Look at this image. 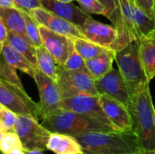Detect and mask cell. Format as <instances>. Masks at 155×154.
<instances>
[{"label": "cell", "instance_id": "obj_2", "mask_svg": "<svg viewBox=\"0 0 155 154\" xmlns=\"http://www.w3.org/2000/svg\"><path fill=\"white\" fill-rule=\"evenodd\" d=\"M74 137L80 143L84 154H130L144 150L134 130L88 133Z\"/></svg>", "mask_w": 155, "mask_h": 154}, {"label": "cell", "instance_id": "obj_14", "mask_svg": "<svg viewBox=\"0 0 155 154\" xmlns=\"http://www.w3.org/2000/svg\"><path fill=\"white\" fill-rule=\"evenodd\" d=\"M38 28L42 45L53 56L55 63L63 66L68 56L71 38L55 33L42 25H38Z\"/></svg>", "mask_w": 155, "mask_h": 154}, {"label": "cell", "instance_id": "obj_37", "mask_svg": "<svg viewBox=\"0 0 155 154\" xmlns=\"http://www.w3.org/2000/svg\"><path fill=\"white\" fill-rule=\"evenodd\" d=\"M84 154V153H83ZM130 154H155L154 151H148V150H143L142 152H135V153H130Z\"/></svg>", "mask_w": 155, "mask_h": 154}, {"label": "cell", "instance_id": "obj_17", "mask_svg": "<svg viewBox=\"0 0 155 154\" xmlns=\"http://www.w3.org/2000/svg\"><path fill=\"white\" fill-rule=\"evenodd\" d=\"M46 149L54 154L84 153L80 143L74 136L61 133H51L47 140Z\"/></svg>", "mask_w": 155, "mask_h": 154}, {"label": "cell", "instance_id": "obj_7", "mask_svg": "<svg viewBox=\"0 0 155 154\" xmlns=\"http://www.w3.org/2000/svg\"><path fill=\"white\" fill-rule=\"evenodd\" d=\"M0 105L15 114L31 116L37 121L40 118V109L25 89H21L5 81H0Z\"/></svg>", "mask_w": 155, "mask_h": 154}, {"label": "cell", "instance_id": "obj_15", "mask_svg": "<svg viewBox=\"0 0 155 154\" xmlns=\"http://www.w3.org/2000/svg\"><path fill=\"white\" fill-rule=\"evenodd\" d=\"M84 38L106 49H110L116 38L114 26L98 22L90 17L86 22L79 26Z\"/></svg>", "mask_w": 155, "mask_h": 154}, {"label": "cell", "instance_id": "obj_44", "mask_svg": "<svg viewBox=\"0 0 155 154\" xmlns=\"http://www.w3.org/2000/svg\"><path fill=\"white\" fill-rule=\"evenodd\" d=\"M130 1H133V2H134V0H130Z\"/></svg>", "mask_w": 155, "mask_h": 154}, {"label": "cell", "instance_id": "obj_33", "mask_svg": "<svg viewBox=\"0 0 155 154\" xmlns=\"http://www.w3.org/2000/svg\"><path fill=\"white\" fill-rule=\"evenodd\" d=\"M100 3H102L104 7L106 8V11H107V18L110 17L111 14L114 12V10L115 9L116 7V0H98Z\"/></svg>", "mask_w": 155, "mask_h": 154}, {"label": "cell", "instance_id": "obj_42", "mask_svg": "<svg viewBox=\"0 0 155 154\" xmlns=\"http://www.w3.org/2000/svg\"><path fill=\"white\" fill-rule=\"evenodd\" d=\"M58 1H62V2H68V3H71L72 1H74V0H58Z\"/></svg>", "mask_w": 155, "mask_h": 154}, {"label": "cell", "instance_id": "obj_39", "mask_svg": "<svg viewBox=\"0 0 155 154\" xmlns=\"http://www.w3.org/2000/svg\"><path fill=\"white\" fill-rule=\"evenodd\" d=\"M26 154H45L42 151H28L26 152Z\"/></svg>", "mask_w": 155, "mask_h": 154}, {"label": "cell", "instance_id": "obj_3", "mask_svg": "<svg viewBox=\"0 0 155 154\" xmlns=\"http://www.w3.org/2000/svg\"><path fill=\"white\" fill-rule=\"evenodd\" d=\"M154 109L150 83L145 82L140 85L133 97L130 113L133 119L134 131L139 137L143 149L155 152Z\"/></svg>", "mask_w": 155, "mask_h": 154}, {"label": "cell", "instance_id": "obj_45", "mask_svg": "<svg viewBox=\"0 0 155 154\" xmlns=\"http://www.w3.org/2000/svg\"><path fill=\"white\" fill-rule=\"evenodd\" d=\"M0 81H1V79H0Z\"/></svg>", "mask_w": 155, "mask_h": 154}, {"label": "cell", "instance_id": "obj_8", "mask_svg": "<svg viewBox=\"0 0 155 154\" xmlns=\"http://www.w3.org/2000/svg\"><path fill=\"white\" fill-rule=\"evenodd\" d=\"M15 133L20 138L25 152L47 151L46 143L51 132L39 123L36 119L18 114L15 124Z\"/></svg>", "mask_w": 155, "mask_h": 154}, {"label": "cell", "instance_id": "obj_34", "mask_svg": "<svg viewBox=\"0 0 155 154\" xmlns=\"http://www.w3.org/2000/svg\"><path fill=\"white\" fill-rule=\"evenodd\" d=\"M7 32H8V30H7L6 26L5 25L3 20L0 17V42L2 44H4L7 39Z\"/></svg>", "mask_w": 155, "mask_h": 154}, {"label": "cell", "instance_id": "obj_36", "mask_svg": "<svg viewBox=\"0 0 155 154\" xmlns=\"http://www.w3.org/2000/svg\"><path fill=\"white\" fill-rule=\"evenodd\" d=\"M5 154H26V152L25 151V149L23 147H19V148H15V149L8 152Z\"/></svg>", "mask_w": 155, "mask_h": 154}, {"label": "cell", "instance_id": "obj_38", "mask_svg": "<svg viewBox=\"0 0 155 154\" xmlns=\"http://www.w3.org/2000/svg\"><path fill=\"white\" fill-rule=\"evenodd\" d=\"M144 37H148V38H151V39L155 40V28L152 31V32H150L146 36H144Z\"/></svg>", "mask_w": 155, "mask_h": 154}, {"label": "cell", "instance_id": "obj_32", "mask_svg": "<svg viewBox=\"0 0 155 154\" xmlns=\"http://www.w3.org/2000/svg\"><path fill=\"white\" fill-rule=\"evenodd\" d=\"M15 7L30 12L32 9L36 7H42L39 0H14Z\"/></svg>", "mask_w": 155, "mask_h": 154}, {"label": "cell", "instance_id": "obj_21", "mask_svg": "<svg viewBox=\"0 0 155 154\" xmlns=\"http://www.w3.org/2000/svg\"><path fill=\"white\" fill-rule=\"evenodd\" d=\"M1 56L3 57V60L7 64L24 72L25 74H28L30 77L34 78L35 69L32 66V64L28 62V60L24 55H22L20 53H18L14 48H12L6 41L3 44Z\"/></svg>", "mask_w": 155, "mask_h": 154}, {"label": "cell", "instance_id": "obj_25", "mask_svg": "<svg viewBox=\"0 0 155 154\" xmlns=\"http://www.w3.org/2000/svg\"><path fill=\"white\" fill-rule=\"evenodd\" d=\"M22 15L24 16L25 23V32H26V36L30 40V42L33 44V45L36 47L42 46V41H41V36L39 33V28H38V23L29 15L28 12H26L24 9L19 8Z\"/></svg>", "mask_w": 155, "mask_h": 154}, {"label": "cell", "instance_id": "obj_27", "mask_svg": "<svg viewBox=\"0 0 155 154\" xmlns=\"http://www.w3.org/2000/svg\"><path fill=\"white\" fill-rule=\"evenodd\" d=\"M15 70H16L15 68L10 66L4 60L0 59V79L11 84H14L21 89H24V86Z\"/></svg>", "mask_w": 155, "mask_h": 154}, {"label": "cell", "instance_id": "obj_19", "mask_svg": "<svg viewBox=\"0 0 155 154\" xmlns=\"http://www.w3.org/2000/svg\"><path fill=\"white\" fill-rule=\"evenodd\" d=\"M140 42V58L146 76L150 83L155 77V40L143 37Z\"/></svg>", "mask_w": 155, "mask_h": 154}, {"label": "cell", "instance_id": "obj_35", "mask_svg": "<svg viewBox=\"0 0 155 154\" xmlns=\"http://www.w3.org/2000/svg\"><path fill=\"white\" fill-rule=\"evenodd\" d=\"M0 7L12 8L15 7V5L14 3V0H0Z\"/></svg>", "mask_w": 155, "mask_h": 154}, {"label": "cell", "instance_id": "obj_31", "mask_svg": "<svg viewBox=\"0 0 155 154\" xmlns=\"http://www.w3.org/2000/svg\"><path fill=\"white\" fill-rule=\"evenodd\" d=\"M134 4L148 17L155 21V0H134Z\"/></svg>", "mask_w": 155, "mask_h": 154}, {"label": "cell", "instance_id": "obj_11", "mask_svg": "<svg viewBox=\"0 0 155 154\" xmlns=\"http://www.w3.org/2000/svg\"><path fill=\"white\" fill-rule=\"evenodd\" d=\"M61 109L63 111H69L79 114L86 115L91 118L96 119L104 123L113 126L100 104L99 95L80 94L62 99Z\"/></svg>", "mask_w": 155, "mask_h": 154}, {"label": "cell", "instance_id": "obj_16", "mask_svg": "<svg viewBox=\"0 0 155 154\" xmlns=\"http://www.w3.org/2000/svg\"><path fill=\"white\" fill-rule=\"evenodd\" d=\"M42 7L47 11L73 23L78 27L83 25L91 16L81 8L68 2L58 0H39Z\"/></svg>", "mask_w": 155, "mask_h": 154}, {"label": "cell", "instance_id": "obj_10", "mask_svg": "<svg viewBox=\"0 0 155 154\" xmlns=\"http://www.w3.org/2000/svg\"><path fill=\"white\" fill-rule=\"evenodd\" d=\"M99 94H105L126 106L129 111L132 106V95L123 75L116 69H111L101 78L94 80Z\"/></svg>", "mask_w": 155, "mask_h": 154}, {"label": "cell", "instance_id": "obj_43", "mask_svg": "<svg viewBox=\"0 0 155 154\" xmlns=\"http://www.w3.org/2000/svg\"><path fill=\"white\" fill-rule=\"evenodd\" d=\"M153 124H154V128H155V109H154V113H153Z\"/></svg>", "mask_w": 155, "mask_h": 154}, {"label": "cell", "instance_id": "obj_4", "mask_svg": "<svg viewBox=\"0 0 155 154\" xmlns=\"http://www.w3.org/2000/svg\"><path fill=\"white\" fill-rule=\"evenodd\" d=\"M42 125L51 133H61L73 136L88 133L120 132L96 119L63 110L56 114L42 119Z\"/></svg>", "mask_w": 155, "mask_h": 154}, {"label": "cell", "instance_id": "obj_12", "mask_svg": "<svg viewBox=\"0 0 155 154\" xmlns=\"http://www.w3.org/2000/svg\"><path fill=\"white\" fill-rule=\"evenodd\" d=\"M28 13L39 25H45L55 33L65 35L69 38H84V35L77 25L47 11L44 7L34 8Z\"/></svg>", "mask_w": 155, "mask_h": 154}, {"label": "cell", "instance_id": "obj_29", "mask_svg": "<svg viewBox=\"0 0 155 154\" xmlns=\"http://www.w3.org/2000/svg\"><path fill=\"white\" fill-rule=\"evenodd\" d=\"M19 147H23V145L20 138L15 132L5 133L0 141V152L2 154L7 153L8 152Z\"/></svg>", "mask_w": 155, "mask_h": 154}, {"label": "cell", "instance_id": "obj_5", "mask_svg": "<svg viewBox=\"0 0 155 154\" xmlns=\"http://www.w3.org/2000/svg\"><path fill=\"white\" fill-rule=\"evenodd\" d=\"M114 60L133 98L140 85L148 82L140 58V42L134 41L117 51Z\"/></svg>", "mask_w": 155, "mask_h": 154}, {"label": "cell", "instance_id": "obj_28", "mask_svg": "<svg viewBox=\"0 0 155 154\" xmlns=\"http://www.w3.org/2000/svg\"><path fill=\"white\" fill-rule=\"evenodd\" d=\"M17 114L0 105V129L4 133L15 132V124Z\"/></svg>", "mask_w": 155, "mask_h": 154}, {"label": "cell", "instance_id": "obj_24", "mask_svg": "<svg viewBox=\"0 0 155 154\" xmlns=\"http://www.w3.org/2000/svg\"><path fill=\"white\" fill-rule=\"evenodd\" d=\"M72 40H73V44H74V47L75 51L85 61L99 55L100 54H102L104 51L106 50V48L100 46L85 38L74 37V38H72Z\"/></svg>", "mask_w": 155, "mask_h": 154}, {"label": "cell", "instance_id": "obj_20", "mask_svg": "<svg viewBox=\"0 0 155 154\" xmlns=\"http://www.w3.org/2000/svg\"><path fill=\"white\" fill-rule=\"evenodd\" d=\"M6 42L12 48L24 55L32 64V66L36 69L35 47L33 45L27 36L14 33L12 31H8Z\"/></svg>", "mask_w": 155, "mask_h": 154}, {"label": "cell", "instance_id": "obj_9", "mask_svg": "<svg viewBox=\"0 0 155 154\" xmlns=\"http://www.w3.org/2000/svg\"><path fill=\"white\" fill-rule=\"evenodd\" d=\"M34 79L39 93L40 118L44 119L60 113L62 98L56 82L37 69L35 70Z\"/></svg>", "mask_w": 155, "mask_h": 154}, {"label": "cell", "instance_id": "obj_6", "mask_svg": "<svg viewBox=\"0 0 155 154\" xmlns=\"http://www.w3.org/2000/svg\"><path fill=\"white\" fill-rule=\"evenodd\" d=\"M56 84L62 99L80 94L99 95L94 79L88 72L69 71L58 65Z\"/></svg>", "mask_w": 155, "mask_h": 154}, {"label": "cell", "instance_id": "obj_26", "mask_svg": "<svg viewBox=\"0 0 155 154\" xmlns=\"http://www.w3.org/2000/svg\"><path fill=\"white\" fill-rule=\"evenodd\" d=\"M64 68L69 71H84L88 72L86 65H85V60L83 59V57L75 51L73 44V40L71 38L70 40V46H69V53L67 59L65 61V64L63 65ZM89 73V72H88Z\"/></svg>", "mask_w": 155, "mask_h": 154}, {"label": "cell", "instance_id": "obj_13", "mask_svg": "<svg viewBox=\"0 0 155 154\" xmlns=\"http://www.w3.org/2000/svg\"><path fill=\"white\" fill-rule=\"evenodd\" d=\"M99 102L109 122L117 131L134 130L132 115L126 106L105 94H99Z\"/></svg>", "mask_w": 155, "mask_h": 154}, {"label": "cell", "instance_id": "obj_1", "mask_svg": "<svg viewBox=\"0 0 155 154\" xmlns=\"http://www.w3.org/2000/svg\"><path fill=\"white\" fill-rule=\"evenodd\" d=\"M109 19L116 30V38L111 47L114 53L134 41H139L155 28L154 20L130 0H116V7Z\"/></svg>", "mask_w": 155, "mask_h": 154}, {"label": "cell", "instance_id": "obj_40", "mask_svg": "<svg viewBox=\"0 0 155 154\" xmlns=\"http://www.w3.org/2000/svg\"><path fill=\"white\" fill-rule=\"evenodd\" d=\"M4 134H5V133H3V131H2V130L0 129V141H1V139L3 138Z\"/></svg>", "mask_w": 155, "mask_h": 154}, {"label": "cell", "instance_id": "obj_22", "mask_svg": "<svg viewBox=\"0 0 155 154\" xmlns=\"http://www.w3.org/2000/svg\"><path fill=\"white\" fill-rule=\"evenodd\" d=\"M0 17L8 31L26 36L25 19L19 8L0 7Z\"/></svg>", "mask_w": 155, "mask_h": 154}, {"label": "cell", "instance_id": "obj_41", "mask_svg": "<svg viewBox=\"0 0 155 154\" xmlns=\"http://www.w3.org/2000/svg\"><path fill=\"white\" fill-rule=\"evenodd\" d=\"M2 48H3V44L0 42V59H1V54H2Z\"/></svg>", "mask_w": 155, "mask_h": 154}, {"label": "cell", "instance_id": "obj_23", "mask_svg": "<svg viewBox=\"0 0 155 154\" xmlns=\"http://www.w3.org/2000/svg\"><path fill=\"white\" fill-rule=\"evenodd\" d=\"M35 54L36 69L56 82L58 64L55 63L53 56L43 45L35 48Z\"/></svg>", "mask_w": 155, "mask_h": 154}, {"label": "cell", "instance_id": "obj_18", "mask_svg": "<svg viewBox=\"0 0 155 154\" xmlns=\"http://www.w3.org/2000/svg\"><path fill=\"white\" fill-rule=\"evenodd\" d=\"M115 53L110 49H106L99 55L86 60L85 65L91 76L97 80L106 74L113 69V63L114 61Z\"/></svg>", "mask_w": 155, "mask_h": 154}, {"label": "cell", "instance_id": "obj_30", "mask_svg": "<svg viewBox=\"0 0 155 154\" xmlns=\"http://www.w3.org/2000/svg\"><path fill=\"white\" fill-rule=\"evenodd\" d=\"M80 5L81 9L86 14L102 15L107 17L108 14L104 5L98 0H75Z\"/></svg>", "mask_w": 155, "mask_h": 154}]
</instances>
